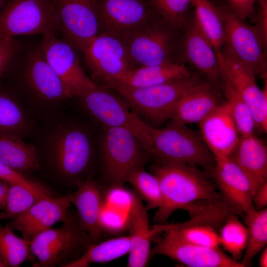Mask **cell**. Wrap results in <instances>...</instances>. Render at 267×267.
I'll return each mask as SVG.
<instances>
[{"mask_svg":"<svg viewBox=\"0 0 267 267\" xmlns=\"http://www.w3.org/2000/svg\"><path fill=\"white\" fill-rule=\"evenodd\" d=\"M58 113L45 120L46 125L35 139L40 169L53 183L76 186L89 178L94 158V146L88 131Z\"/></svg>","mask_w":267,"mask_h":267,"instance_id":"cell-1","label":"cell"},{"mask_svg":"<svg viewBox=\"0 0 267 267\" xmlns=\"http://www.w3.org/2000/svg\"><path fill=\"white\" fill-rule=\"evenodd\" d=\"M149 169L157 178L162 193L161 205L154 217L157 223H167L175 211L184 210L196 202L222 198L208 174L196 166L154 161Z\"/></svg>","mask_w":267,"mask_h":267,"instance_id":"cell-2","label":"cell"},{"mask_svg":"<svg viewBox=\"0 0 267 267\" xmlns=\"http://www.w3.org/2000/svg\"><path fill=\"white\" fill-rule=\"evenodd\" d=\"M147 152L154 161L186 163L206 172L215 164L200 134L172 120L163 128L152 127Z\"/></svg>","mask_w":267,"mask_h":267,"instance_id":"cell-3","label":"cell"},{"mask_svg":"<svg viewBox=\"0 0 267 267\" xmlns=\"http://www.w3.org/2000/svg\"><path fill=\"white\" fill-rule=\"evenodd\" d=\"M121 39L135 67L180 63L181 31L160 18Z\"/></svg>","mask_w":267,"mask_h":267,"instance_id":"cell-4","label":"cell"},{"mask_svg":"<svg viewBox=\"0 0 267 267\" xmlns=\"http://www.w3.org/2000/svg\"><path fill=\"white\" fill-rule=\"evenodd\" d=\"M23 78L31 95L25 108L32 116L34 113L44 121L59 113L62 102L74 96L47 62L41 49L29 54Z\"/></svg>","mask_w":267,"mask_h":267,"instance_id":"cell-5","label":"cell"},{"mask_svg":"<svg viewBox=\"0 0 267 267\" xmlns=\"http://www.w3.org/2000/svg\"><path fill=\"white\" fill-rule=\"evenodd\" d=\"M202 80L193 74L154 86L133 88L115 85L107 88L117 92L135 112L146 117L157 127L170 120L183 94Z\"/></svg>","mask_w":267,"mask_h":267,"instance_id":"cell-6","label":"cell"},{"mask_svg":"<svg viewBox=\"0 0 267 267\" xmlns=\"http://www.w3.org/2000/svg\"><path fill=\"white\" fill-rule=\"evenodd\" d=\"M59 228H49L30 242V249L37 261L33 267H54L80 257L94 244L80 227L77 215L69 211Z\"/></svg>","mask_w":267,"mask_h":267,"instance_id":"cell-7","label":"cell"},{"mask_svg":"<svg viewBox=\"0 0 267 267\" xmlns=\"http://www.w3.org/2000/svg\"><path fill=\"white\" fill-rule=\"evenodd\" d=\"M102 127L99 150L103 171L110 187L122 186L128 175L143 166L149 156L143 143L130 131Z\"/></svg>","mask_w":267,"mask_h":267,"instance_id":"cell-8","label":"cell"},{"mask_svg":"<svg viewBox=\"0 0 267 267\" xmlns=\"http://www.w3.org/2000/svg\"><path fill=\"white\" fill-rule=\"evenodd\" d=\"M78 97L86 111L102 127L128 129L141 141L147 149L153 126L130 110V106L122 97L114 93L109 89L98 85Z\"/></svg>","mask_w":267,"mask_h":267,"instance_id":"cell-9","label":"cell"},{"mask_svg":"<svg viewBox=\"0 0 267 267\" xmlns=\"http://www.w3.org/2000/svg\"><path fill=\"white\" fill-rule=\"evenodd\" d=\"M76 47L92 76L106 88L118 83L135 67L123 40L111 34L100 33Z\"/></svg>","mask_w":267,"mask_h":267,"instance_id":"cell-10","label":"cell"},{"mask_svg":"<svg viewBox=\"0 0 267 267\" xmlns=\"http://www.w3.org/2000/svg\"><path fill=\"white\" fill-rule=\"evenodd\" d=\"M57 28L49 0H8L0 12V38L45 35Z\"/></svg>","mask_w":267,"mask_h":267,"instance_id":"cell-11","label":"cell"},{"mask_svg":"<svg viewBox=\"0 0 267 267\" xmlns=\"http://www.w3.org/2000/svg\"><path fill=\"white\" fill-rule=\"evenodd\" d=\"M224 39L220 49L267 78V43L255 26L246 24L230 10L222 9Z\"/></svg>","mask_w":267,"mask_h":267,"instance_id":"cell-12","label":"cell"},{"mask_svg":"<svg viewBox=\"0 0 267 267\" xmlns=\"http://www.w3.org/2000/svg\"><path fill=\"white\" fill-rule=\"evenodd\" d=\"M174 225L151 249L150 259L163 255L189 267H243L220 248L200 246L183 240L175 233Z\"/></svg>","mask_w":267,"mask_h":267,"instance_id":"cell-13","label":"cell"},{"mask_svg":"<svg viewBox=\"0 0 267 267\" xmlns=\"http://www.w3.org/2000/svg\"><path fill=\"white\" fill-rule=\"evenodd\" d=\"M221 77L227 80L250 108L256 128L267 131V83L258 86L255 72L221 50H216Z\"/></svg>","mask_w":267,"mask_h":267,"instance_id":"cell-14","label":"cell"},{"mask_svg":"<svg viewBox=\"0 0 267 267\" xmlns=\"http://www.w3.org/2000/svg\"><path fill=\"white\" fill-rule=\"evenodd\" d=\"M103 32L121 39L160 18L148 0H97Z\"/></svg>","mask_w":267,"mask_h":267,"instance_id":"cell-15","label":"cell"},{"mask_svg":"<svg viewBox=\"0 0 267 267\" xmlns=\"http://www.w3.org/2000/svg\"><path fill=\"white\" fill-rule=\"evenodd\" d=\"M59 28L76 46L103 32L97 0H49Z\"/></svg>","mask_w":267,"mask_h":267,"instance_id":"cell-16","label":"cell"},{"mask_svg":"<svg viewBox=\"0 0 267 267\" xmlns=\"http://www.w3.org/2000/svg\"><path fill=\"white\" fill-rule=\"evenodd\" d=\"M188 220L174 224L175 233L183 240L200 246L220 248V229L228 216L226 209L214 201L198 203L187 211Z\"/></svg>","mask_w":267,"mask_h":267,"instance_id":"cell-17","label":"cell"},{"mask_svg":"<svg viewBox=\"0 0 267 267\" xmlns=\"http://www.w3.org/2000/svg\"><path fill=\"white\" fill-rule=\"evenodd\" d=\"M41 50L74 96L97 86L85 74L71 45L58 39L54 33L44 35Z\"/></svg>","mask_w":267,"mask_h":267,"instance_id":"cell-18","label":"cell"},{"mask_svg":"<svg viewBox=\"0 0 267 267\" xmlns=\"http://www.w3.org/2000/svg\"><path fill=\"white\" fill-rule=\"evenodd\" d=\"M126 226L129 231L131 249L127 266L143 267L150 259L151 243L159 233L171 228L174 224L157 223L151 227L148 210L134 191L131 193Z\"/></svg>","mask_w":267,"mask_h":267,"instance_id":"cell-19","label":"cell"},{"mask_svg":"<svg viewBox=\"0 0 267 267\" xmlns=\"http://www.w3.org/2000/svg\"><path fill=\"white\" fill-rule=\"evenodd\" d=\"M181 31L180 63L186 62L221 90V75L216 49L194 17L187 18Z\"/></svg>","mask_w":267,"mask_h":267,"instance_id":"cell-20","label":"cell"},{"mask_svg":"<svg viewBox=\"0 0 267 267\" xmlns=\"http://www.w3.org/2000/svg\"><path fill=\"white\" fill-rule=\"evenodd\" d=\"M71 193L40 199L22 213L10 219L9 226L20 232L23 238L31 242L56 222L64 221L71 204Z\"/></svg>","mask_w":267,"mask_h":267,"instance_id":"cell-21","label":"cell"},{"mask_svg":"<svg viewBox=\"0 0 267 267\" xmlns=\"http://www.w3.org/2000/svg\"><path fill=\"white\" fill-rule=\"evenodd\" d=\"M206 172L222 198L238 215L256 209L249 180L230 157L215 159L214 166Z\"/></svg>","mask_w":267,"mask_h":267,"instance_id":"cell-22","label":"cell"},{"mask_svg":"<svg viewBox=\"0 0 267 267\" xmlns=\"http://www.w3.org/2000/svg\"><path fill=\"white\" fill-rule=\"evenodd\" d=\"M198 124L200 134L215 160L230 157L240 136L226 101Z\"/></svg>","mask_w":267,"mask_h":267,"instance_id":"cell-23","label":"cell"},{"mask_svg":"<svg viewBox=\"0 0 267 267\" xmlns=\"http://www.w3.org/2000/svg\"><path fill=\"white\" fill-rule=\"evenodd\" d=\"M219 91L206 80L195 84L180 98L170 120L186 125L199 124L223 102Z\"/></svg>","mask_w":267,"mask_h":267,"instance_id":"cell-24","label":"cell"},{"mask_svg":"<svg viewBox=\"0 0 267 267\" xmlns=\"http://www.w3.org/2000/svg\"><path fill=\"white\" fill-rule=\"evenodd\" d=\"M76 187L77 190L71 193V203L77 210L80 227L96 243L103 231L100 219L105 204L104 193L99 184L90 177L80 181Z\"/></svg>","mask_w":267,"mask_h":267,"instance_id":"cell-25","label":"cell"},{"mask_svg":"<svg viewBox=\"0 0 267 267\" xmlns=\"http://www.w3.org/2000/svg\"><path fill=\"white\" fill-rule=\"evenodd\" d=\"M247 177L252 196L267 182V146L254 134L240 136L230 156Z\"/></svg>","mask_w":267,"mask_h":267,"instance_id":"cell-26","label":"cell"},{"mask_svg":"<svg viewBox=\"0 0 267 267\" xmlns=\"http://www.w3.org/2000/svg\"><path fill=\"white\" fill-rule=\"evenodd\" d=\"M35 128L34 118L0 82V134L23 138L33 134Z\"/></svg>","mask_w":267,"mask_h":267,"instance_id":"cell-27","label":"cell"},{"mask_svg":"<svg viewBox=\"0 0 267 267\" xmlns=\"http://www.w3.org/2000/svg\"><path fill=\"white\" fill-rule=\"evenodd\" d=\"M192 74L184 64L179 63L136 67L129 70L118 83L113 85H122L133 88L148 87L189 77Z\"/></svg>","mask_w":267,"mask_h":267,"instance_id":"cell-28","label":"cell"},{"mask_svg":"<svg viewBox=\"0 0 267 267\" xmlns=\"http://www.w3.org/2000/svg\"><path fill=\"white\" fill-rule=\"evenodd\" d=\"M0 160L15 171L31 177L40 169L36 148L21 137L0 134Z\"/></svg>","mask_w":267,"mask_h":267,"instance_id":"cell-29","label":"cell"},{"mask_svg":"<svg viewBox=\"0 0 267 267\" xmlns=\"http://www.w3.org/2000/svg\"><path fill=\"white\" fill-rule=\"evenodd\" d=\"M130 249L129 235L112 238L92 244L80 257L61 267H86L91 263H106L129 254Z\"/></svg>","mask_w":267,"mask_h":267,"instance_id":"cell-30","label":"cell"},{"mask_svg":"<svg viewBox=\"0 0 267 267\" xmlns=\"http://www.w3.org/2000/svg\"><path fill=\"white\" fill-rule=\"evenodd\" d=\"M195 7L194 19L216 50H220L224 39L222 9L209 0H191Z\"/></svg>","mask_w":267,"mask_h":267,"instance_id":"cell-31","label":"cell"},{"mask_svg":"<svg viewBox=\"0 0 267 267\" xmlns=\"http://www.w3.org/2000/svg\"><path fill=\"white\" fill-rule=\"evenodd\" d=\"M248 230L246 249L240 261L243 267H249L256 255L267 246V207L252 211L242 216Z\"/></svg>","mask_w":267,"mask_h":267,"instance_id":"cell-32","label":"cell"},{"mask_svg":"<svg viewBox=\"0 0 267 267\" xmlns=\"http://www.w3.org/2000/svg\"><path fill=\"white\" fill-rule=\"evenodd\" d=\"M33 258L30 242L16 236L8 223L4 226L0 223V259L5 267H18Z\"/></svg>","mask_w":267,"mask_h":267,"instance_id":"cell-33","label":"cell"},{"mask_svg":"<svg viewBox=\"0 0 267 267\" xmlns=\"http://www.w3.org/2000/svg\"><path fill=\"white\" fill-rule=\"evenodd\" d=\"M235 213L230 214L222 225L219 235L220 244L235 260L240 262L248 241L246 226Z\"/></svg>","mask_w":267,"mask_h":267,"instance_id":"cell-34","label":"cell"},{"mask_svg":"<svg viewBox=\"0 0 267 267\" xmlns=\"http://www.w3.org/2000/svg\"><path fill=\"white\" fill-rule=\"evenodd\" d=\"M221 90L225 97L240 136L254 134L256 128L253 113L246 102L230 83L221 77Z\"/></svg>","mask_w":267,"mask_h":267,"instance_id":"cell-35","label":"cell"},{"mask_svg":"<svg viewBox=\"0 0 267 267\" xmlns=\"http://www.w3.org/2000/svg\"><path fill=\"white\" fill-rule=\"evenodd\" d=\"M126 182H129L140 198L146 202L148 211L158 209L161 205L162 197L159 181L154 175L146 172L143 166L133 170L127 176Z\"/></svg>","mask_w":267,"mask_h":267,"instance_id":"cell-36","label":"cell"},{"mask_svg":"<svg viewBox=\"0 0 267 267\" xmlns=\"http://www.w3.org/2000/svg\"><path fill=\"white\" fill-rule=\"evenodd\" d=\"M154 11L161 19L181 30L188 17L191 0H148Z\"/></svg>","mask_w":267,"mask_h":267,"instance_id":"cell-37","label":"cell"},{"mask_svg":"<svg viewBox=\"0 0 267 267\" xmlns=\"http://www.w3.org/2000/svg\"><path fill=\"white\" fill-rule=\"evenodd\" d=\"M41 199L21 185L9 184L5 208L0 212V220L10 219L22 213Z\"/></svg>","mask_w":267,"mask_h":267,"instance_id":"cell-38","label":"cell"},{"mask_svg":"<svg viewBox=\"0 0 267 267\" xmlns=\"http://www.w3.org/2000/svg\"><path fill=\"white\" fill-rule=\"evenodd\" d=\"M0 179L9 184L21 185L40 198L50 196L53 193L52 189L44 183L15 171L0 160Z\"/></svg>","mask_w":267,"mask_h":267,"instance_id":"cell-39","label":"cell"},{"mask_svg":"<svg viewBox=\"0 0 267 267\" xmlns=\"http://www.w3.org/2000/svg\"><path fill=\"white\" fill-rule=\"evenodd\" d=\"M19 47L14 38H0V80L6 72Z\"/></svg>","mask_w":267,"mask_h":267,"instance_id":"cell-40","label":"cell"},{"mask_svg":"<svg viewBox=\"0 0 267 267\" xmlns=\"http://www.w3.org/2000/svg\"><path fill=\"white\" fill-rule=\"evenodd\" d=\"M100 222L102 231L110 232L121 231L126 225L121 214L112 209H105V205L101 213Z\"/></svg>","mask_w":267,"mask_h":267,"instance_id":"cell-41","label":"cell"},{"mask_svg":"<svg viewBox=\"0 0 267 267\" xmlns=\"http://www.w3.org/2000/svg\"><path fill=\"white\" fill-rule=\"evenodd\" d=\"M231 11L241 19H257L255 0H226Z\"/></svg>","mask_w":267,"mask_h":267,"instance_id":"cell-42","label":"cell"},{"mask_svg":"<svg viewBox=\"0 0 267 267\" xmlns=\"http://www.w3.org/2000/svg\"><path fill=\"white\" fill-rule=\"evenodd\" d=\"M253 202L255 208L261 209L267 206V182L263 185L253 196Z\"/></svg>","mask_w":267,"mask_h":267,"instance_id":"cell-43","label":"cell"},{"mask_svg":"<svg viewBox=\"0 0 267 267\" xmlns=\"http://www.w3.org/2000/svg\"><path fill=\"white\" fill-rule=\"evenodd\" d=\"M9 185L8 183L0 179V209L2 211L5 208Z\"/></svg>","mask_w":267,"mask_h":267,"instance_id":"cell-44","label":"cell"},{"mask_svg":"<svg viewBox=\"0 0 267 267\" xmlns=\"http://www.w3.org/2000/svg\"><path fill=\"white\" fill-rule=\"evenodd\" d=\"M259 260V265L260 267H267V248L266 246L261 251Z\"/></svg>","mask_w":267,"mask_h":267,"instance_id":"cell-45","label":"cell"},{"mask_svg":"<svg viewBox=\"0 0 267 267\" xmlns=\"http://www.w3.org/2000/svg\"><path fill=\"white\" fill-rule=\"evenodd\" d=\"M8 0H0V12L5 5Z\"/></svg>","mask_w":267,"mask_h":267,"instance_id":"cell-46","label":"cell"},{"mask_svg":"<svg viewBox=\"0 0 267 267\" xmlns=\"http://www.w3.org/2000/svg\"><path fill=\"white\" fill-rule=\"evenodd\" d=\"M0 267H5L4 265L0 259Z\"/></svg>","mask_w":267,"mask_h":267,"instance_id":"cell-47","label":"cell"}]
</instances>
